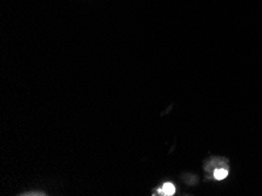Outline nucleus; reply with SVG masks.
<instances>
[{"label": "nucleus", "instance_id": "1", "mask_svg": "<svg viewBox=\"0 0 262 196\" xmlns=\"http://www.w3.org/2000/svg\"><path fill=\"white\" fill-rule=\"evenodd\" d=\"M159 193H161L162 195L172 196L174 193H176V187H174L172 183H165L161 189L159 190Z\"/></svg>", "mask_w": 262, "mask_h": 196}, {"label": "nucleus", "instance_id": "2", "mask_svg": "<svg viewBox=\"0 0 262 196\" xmlns=\"http://www.w3.org/2000/svg\"><path fill=\"white\" fill-rule=\"evenodd\" d=\"M227 175H228V171L224 169V168H220V169H216L214 171V178L216 180H224L227 178Z\"/></svg>", "mask_w": 262, "mask_h": 196}]
</instances>
